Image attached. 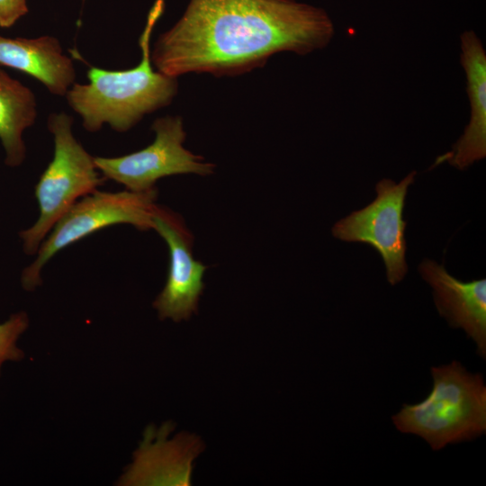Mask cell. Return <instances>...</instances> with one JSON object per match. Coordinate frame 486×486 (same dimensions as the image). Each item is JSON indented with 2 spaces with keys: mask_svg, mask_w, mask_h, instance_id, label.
Instances as JSON below:
<instances>
[{
  "mask_svg": "<svg viewBox=\"0 0 486 486\" xmlns=\"http://www.w3.org/2000/svg\"><path fill=\"white\" fill-rule=\"evenodd\" d=\"M29 326L28 316L24 311L14 313L0 324V370L5 361H20L24 353L17 346L19 337Z\"/></svg>",
  "mask_w": 486,
  "mask_h": 486,
  "instance_id": "cell-14",
  "label": "cell"
},
{
  "mask_svg": "<svg viewBox=\"0 0 486 486\" xmlns=\"http://www.w3.org/2000/svg\"><path fill=\"white\" fill-rule=\"evenodd\" d=\"M418 271L433 288L438 313L451 327L463 328L476 344L477 354L485 359L486 280L460 281L430 259H424Z\"/></svg>",
  "mask_w": 486,
  "mask_h": 486,
  "instance_id": "cell-9",
  "label": "cell"
},
{
  "mask_svg": "<svg viewBox=\"0 0 486 486\" xmlns=\"http://www.w3.org/2000/svg\"><path fill=\"white\" fill-rule=\"evenodd\" d=\"M433 387L415 404H403L392 416L401 433L414 434L433 450L477 438L486 431V385L481 374L460 362L431 367Z\"/></svg>",
  "mask_w": 486,
  "mask_h": 486,
  "instance_id": "cell-3",
  "label": "cell"
},
{
  "mask_svg": "<svg viewBox=\"0 0 486 486\" xmlns=\"http://www.w3.org/2000/svg\"><path fill=\"white\" fill-rule=\"evenodd\" d=\"M158 189L145 192H95L77 201L53 226L24 268L21 283L32 291L41 283L43 266L59 251L91 234L117 224H130L140 230L152 229V211Z\"/></svg>",
  "mask_w": 486,
  "mask_h": 486,
  "instance_id": "cell-5",
  "label": "cell"
},
{
  "mask_svg": "<svg viewBox=\"0 0 486 486\" xmlns=\"http://www.w3.org/2000/svg\"><path fill=\"white\" fill-rule=\"evenodd\" d=\"M460 42L471 116L464 134L436 164L447 161L463 170L486 157V52L472 31L463 32Z\"/></svg>",
  "mask_w": 486,
  "mask_h": 486,
  "instance_id": "cell-10",
  "label": "cell"
},
{
  "mask_svg": "<svg viewBox=\"0 0 486 486\" xmlns=\"http://www.w3.org/2000/svg\"><path fill=\"white\" fill-rule=\"evenodd\" d=\"M73 118L64 112H52L47 122L53 136L51 161L35 186L39 217L29 229L20 231L23 252L36 255L57 221L78 201L106 180L92 157L72 132Z\"/></svg>",
  "mask_w": 486,
  "mask_h": 486,
  "instance_id": "cell-4",
  "label": "cell"
},
{
  "mask_svg": "<svg viewBox=\"0 0 486 486\" xmlns=\"http://www.w3.org/2000/svg\"><path fill=\"white\" fill-rule=\"evenodd\" d=\"M417 172L412 171L400 183L382 179L375 186L377 197L367 206L353 212L332 228L335 238L346 242H360L379 252L392 285L400 283L408 271L405 260L406 221L403 210L408 188Z\"/></svg>",
  "mask_w": 486,
  "mask_h": 486,
  "instance_id": "cell-7",
  "label": "cell"
},
{
  "mask_svg": "<svg viewBox=\"0 0 486 486\" xmlns=\"http://www.w3.org/2000/svg\"><path fill=\"white\" fill-rule=\"evenodd\" d=\"M151 130L155 132L153 142L139 151L115 158L94 157L102 176L129 191L145 192L156 188L157 181L166 176L213 173V164L183 146L186 133L180 116L158 118Z\"/></svg>",
  "mask_w": 486,
  "mask_h": 486,
  "instance_id": "cell-6",
  "label": "cell"
},
{
  "mask_svg": "<svg viewBox=\"0 0 486 486\" xmlns=\"http://www.w3.org/2000/svg\"><path fill=\"white\" fill-rule=\"evenodd\" d=\"M36 117L34 93L0 68V141L7 166L15 167L24 161L22 134L34 124Z\"/></svg>",
  "mask_w": 486,
  "mask_h": 486,
  "instance_id": "cell-13",
  "label": "cell"
},
{
  "mask_svg": "<svg viewBox=\"0 0 486 486\" xmlns=\"http://www.w3.org/2000/svg\"><path fill=\"white\" fill-rule=\"evenodd\" d=\"M161 9L156 6L140 38L141 59L131 68L107 70L89 67L87 84L74 83L65 97L89 132L108 124L125 132L142 118L171 104L177 94L176 77L155 70L150 57V35Z\"/></svg>",
  "mask_w": 486,
  "mask_h": 486,
  "instance_id": "cell-2",
  "label": "cell"
},
{
  "mask_svg": "<svg viewBox=\"0 0 486 486\" xmlns=\"http://www.w3.org/2000/svg\"><path fill=\"white\" fill-rule=\"evenodd\" d=\"M151 220L152 229L166 241L169 252L166 283L153 306L161 320H188L197 311L206 266L194 257L193 236L178 214L156 204Z\"/></svg>",
  "mask_w": 486,
  "mask_h": 486,
  "instance_id": "cell-8",
  "label": "cell"
},
{
  "mask_svg": "<svg viewBox=\"0 0 486 486\" xmlns=\"http://www.w3.org/2000/svg\"><path fill=\"white\" fill-rule=\"evenodd\" d=\"M163 426L155 433L152 441L146 432L140 449L135 453V462L122 478L124 485H190L191 462L199 452V446L184 447L191 438H175L166 441V430Z\"/></svg>",
  "mask_w": 486,
  "mask_h": 486,
  "instance_id": "cell-12",
  "label": "cell"
},
{
  "mask_svg": "<svg viewBox=\"0 0 486 486\" xmlns=\"http://www.w3.org/2000/svg\"><path fill=\"white\" fill-rule=\"evenodd\" d=\"M334 32L323 9L295 0H191L178 22L159 35L150 57L157 70L173 77L238 76L281 51L321 50Z\"/></svg>",
  "mask_w": 486,
  "mask_h": 486,
  "instance_id": "cell-1",
  "label": "cell"
},
{
  "mask_svg": "<svg viewBox=\"0 0 486 486\" xmlns=\"http://www.w3.org/2000/svg\"><path fill=\"white\" fill-rule=\"evenodd\" d=\"M0 65L34 77L58 96L66 95L76 76L59 40L49 35L31 39L0 35Z\"/></svg>",
  "mask_w": 486,
  "mask_h": 486,
  "instance_id": "cell-11",
  "label": "cell"
},
{
  "mask_svg": "<svg viewBox=\"0 0 486 486\" xmlns=\"http://www.w3.org/2000/svg\"><path fill=\"white\" fill-rule=\"evenodd\" d=\"M28 10L27 0H0V27H12Z\"/></svg>",
  "mask_w": 486,
  "mask_h": 486,
  "instance_id": "cell-15",
  "label": "cell"
}]
</instances>
